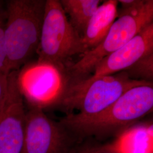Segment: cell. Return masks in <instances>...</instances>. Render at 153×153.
<instances>
[{
  "label": "cell",
  "instance_id": "1",
  "mask_svg": "<svg viewBox=\"0 0 153 153\" xmlns=\"http://www.w3.org/2000/svg\"><path fill=\"white\" fill-rule=\"evenodd\" d=\"M153 108V85H146L131 88L96 115L81 116L71 113L59 122L78 141L86 137H117L150 113Z\"/></svg>",
  "mask_w": 153,
  "mask_h": 153
},
{
  "label": "cell",
  "instance_id": "2",
  "mask_svg": "<svg viewBox=\"0 0 153 153\" xmlns=\"http://www.w3.org/2000/svg\"><path fill=\"white\" fill-rule=\"evenodd\" d=\"M5 47L8 73L19 71L36 54L46 0L6 1Z\"/></svg>",
  "mask_w": 153,
  "mask_h": 153
},
{
  "label": "cell",
  "instance_id": "3",
  "mask_svg": "<svg viewBox=\"0 0 153 153\" xmlns=\"http://www.w3.org/2000/svg\"><path fill=\"white\" fill-rule=\"evenodd\" d=\"M152 23L153 0H146L137 8L117 11V18L104 40L94 48L81 55V58L76 63L66 66L71 83L90 76L99 61L119 49Z\"/></svg>",
  "mask_w": 153,
  "mask_h": 153
},
{
  "label": "cell",
  "instance_id": "4",
  "mask_svg": "<svg viewBox=\"0 0 153 153\" xmlns=\"http://www.w3.org/2000/svg\"><path fill=\"white\" fill-rule=\"evenodd\" d=\"M153 85V82L136 80L122 71L91 81L81 80L71 83L65 96L59 106L71 114L74 109L76 115L89 116L102 112L131 88Z\"/></svg>",
  "mask_w": 153,
  "mask_h": 153
},
{
  "label": "cell",
  "instance_id": "5",
  "mask_svg": "<svg viewBox=\"0 0 153 153\" xmlns=\"http://www.w3.org/2000/svg\"><path fill=\"white\" fill-rule=\"evenodd\" d=\"M17 85L30 107L59 106L71 84L65 66L37 59L18 71Z\"/></svg>",
  "mask_w": 153,
  "mask_h": 153
},
{
  "label": "cell",
  "instance_id": "6",
  "mask_svg": "<svg viewBox=\"0 0 153 153\" xmlns=\"http://www.w3.org/2000/svg\"><path fill=\"white\" fill-rule=\"evenodd\" d=\"M86 52L82 38L69 22L60 0H46L38 59L68 66L73 56Z\"/></svg>",
  "mask_w": 153,
  "mask_h": 153
},
{
  "label": "cell",
  "instance_id": "7",
  "mask_svg": "<svg viewBox=\"0 0 153 153\" xmlns=\"http://www.w3.org/2000/svg\"><path fill=\"white\" fill-rule=\"evenodd\" d=\"M76 141L71 131L51 119L43 109L30 107L26 112L22 153H71Z\"/></svg>",
  "mask_w": 153,
  "mask_h": 153
},
{
  "label": "cell",
  "instance_id": "8",
  "mask_svg": "<svg viewBox=\"0 0 153 153\" xmlns=\"http://www.w3.org/2000/svg\"><path fill=\"white\" fill-rule=\"evenodd\" d=\"M18 71L8 74V88L0 108V153H22L26 111L17 85Z\"/></svg>",
  "mask_w": 153,
  "mask_h": 153
},
{
  "label": "cell",
  "instance_id": "9",
  "mask_svg": "<svg viewBox=\"0 0 153 153\" xmlns=\"http://www.w3.org/2000/svg\"><path fill=\"white\" fill-rule=\"evenodd\" d=\"M153 52L152 23L119 49L99 61L94 67L92 75L82 80L91 81L100 76L124 71L143 56Z\"/></svg>",
  "mask_w": 153,
  "mask_h": 153
},
{
  "label": "cell",
  "instance_id": "10",
  "mask_svg": "<svg viewBox=\"0 0 153 153\" xmlns=\"http://www.w3.org/2000/svg\"><path fill=\"white\" fill-rule=\"evenodd\" d=\"M117 0L103 1L88 23L82 37L86 52L98 45L105 38L117 18Z\"/></svg>",
  "mask_w": 153,
  "mask_h": 153
},
{
  "label": "cell",
  "instance_id": "11",
  "mask_svg": "<svg viewBox=\"0 0 153 153\" xmlns=\"http://www.w3.org/2000/svg\"><path fill=\"white\" fill-rule=\"evenodd\" d=\"M61 5L71 25L81 36L100 0H60Z\"/></svg>",
  "mask_w": 153,
  "mask_h": 153
},
{
  "label": "cell",
  "instance_id": "12",
  "mask_svg": "<svg viewBox=\"0 0 153 153\" xmlns=\"http://www.w3.org/2000/svg\"><path fill=\"white\" fill-rule=\"evenodd\" d=\"M124 71L133 79L153 82V52L143 56Z\"/></svg>",
  "mask_w": 153,
  "mask_h": 153
},
{
  "label": "cell",
  "instance_id": "13",
  "mask_svg": "<svg viewBox=\"0 0 153 153\" xmlns=\"http://www.w3.org/2000/svg\"><path fill=\"white\" fill-rule=\"evenodd\" d=\"M7 18V10L5 1L0 0V74L7 76L5 47V31Z\"/></svg>",
  "mask_w": 153,
  "mask_h": 153
},
{
  "label": "cell",
  "instance_id": "14",
  "mask_svg": "<svg viewBox=\"0 0 153 153\" xmlns=\"http://www.w3.org/2000/svg\"><path fill=\"white\" fill-rule=\"evenodd\" d=\"M71 153H120L111 145L86 144L74 148Z\"/></svg>",
  "mask_w": 153,
  "mask_h": 153
},
{
  "label": "cell",
  "instance_id": "15",
  "mask_svg": "<svg viewBox=\"0 0 153 153\" xmlns=\"http://www.w3.org/2000/svg\"><path fill=\"white\" fill-rule=\"evenodd\" d=\"M145 0H119V4H120V8H118V11H125L134 9L142 5Z\"/></svg>",
  "mask_w": 153,
  "mask_h": 153
},
{
  "label": "cell",
  "instance_id": "16",
  "mask_svg": "<svg viewBox=\"0 0 153 153\" xmlns=\"http://www.w3.org/2000/svg\"><path fill=\"white\" fill-rule=\"evenodd\" d=\"M8 75L0 74V108L3 103L7 91Z\"/></svg>",
  "mask_w": 153,
  "mask_h": 153
}]
</instances>
